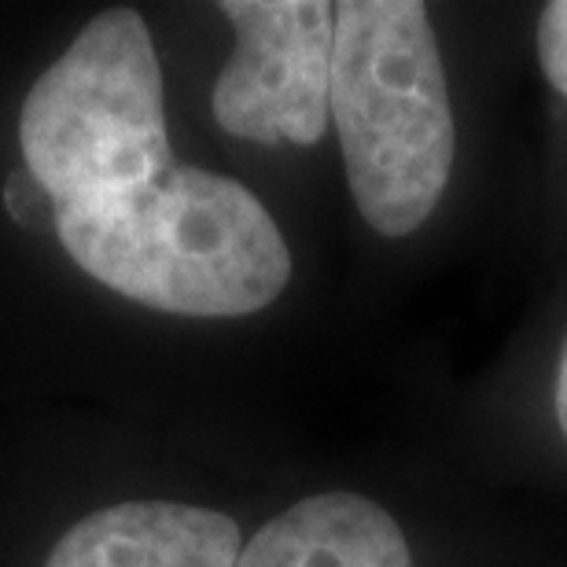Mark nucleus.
<instances>
[{"mask_svg": "<svg viewBox=\"0 0 567 567\" xmlns=\"http://www.w3.org/2000/svg\"><path fill=\"white\" fill-rule=\"evenodd\" d=\"M442 457L497 497L567 508V274L442 402Z\"/></svg>", "mask_w": 567, "mask_h": 567, "instance_id": "obj_5", "label": "nucleus"}, {"mask_svg": "<svg viewBox=\"0 0 567 567\" xmlns=\"http://www.w3.org/2000/svg\"><path fill=\"white\" fill-rule=\"evenodd\" d=\"M516 4L339 0L332 141L347 199L394 255L446 258L491 199Z\"/></svg>", "mask_w": 567, "mask_h": 567, "instance_id": "obj_1", "label": "nucleus"}, {"mask_svg": "<svg viewBox=\"0 0 567 567\" xmlns=\"http://www.w3.org/2000/svg\"><path fill=\"white\" fill-rule=\"evenodd\" d=\"M516 82L535 122L524 207L546 277H557L567 274V0L516 4Z\"/></svg>", "mask_w": 567, "mask_h": 567, "instance_id": "obj_7", "label": "nucleus"}, {"mask_svg": "<svg viewBox=\"0 0 567 567\" xmlns=\"http://www.w3.org/2000/svg\"><path fill=\"white\" fill-rule=\"evenodd\" d=\"M22 163L55 210L163 177L177 163L152 30L111 8L30 89L19 115Z\"/></svg>", "mask_w": 567, "mask_h": 567, "instance_id": "obj_3", "label": "nucleus"}, {"mask_svg": "<svg viewBox=\"0 0 567 567\" xmlns=\"http://www.w3.org/2000/svg\"><path fill=\"white\" fill-rule=\"evenodd\" d=\"M535 567H567V549H564V546H557V542H553V549H549L546 557H542Z\"/></svg>", "mask_w": 567, "mask_h": 567, "instance_id": "obj_9", "label": "nucleus"}, {"mask_svg": "<svg viewBox=\"0 0 567 567\" xmlns=\"http://www.w3.org/2000/svg\"><path fill=\"white\" fill-rule=\"evenodd\" d=\"M553 538L442 457L399 494L321 486L266 516L233 567H535Z\"/></svg>", "mask_w": 567, "mask_h": 567, "instance_id": "obj_4", "label": "nucleus"}, {"mask_svg": "<svg viewBox=\"0 0 567 567\" xmlns=\"http://www.w3.org/2000/svg\"><path fill=\"white\" fill-rule=\"evenodd\" d=\"M66 255L104 288L192 321H247L295 284V247L251 185L177 163L163 177L55 210Z\"/></svg>", "mask_w": 567, "mask_h": 567, "instance_id": "obj_2", "label": "nucleus"}, {"mask_svg": "<svg viewBox=\"0 0 567 567\" xmlns=\"http://www.w3.org/2000/svg\"><path fill=\"white\" fill-rule=\"evenodd\" d=\"M244 524L192 502H122L78 519L44 567H233Z\"/></svg>", "mask_w": 567, "mask_h": 567, "instance_id": "obj_8", "label": "nucleus"}, {"mask_svg": "<svg viewBox=\"0 0 567 567\" xmlns=\"http://www.w3.org/2000/svg\"><path fill=\"white\" fill-rule=\"evenodd\" d=\"M233 49L210 85L225 137L310 152L332 137V0H225Z\"/></svg>", "mask_w": 567, "mask_h": 567, "instance_id": "obj_6", "label": "nucleus"}]
</instances>
